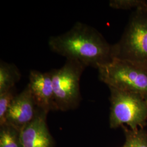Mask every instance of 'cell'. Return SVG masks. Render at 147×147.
Listing matches in <instances>:
<instances>
[{
  "instance_id": "cell-1",
  "label": "cell",
  "mask_w": 147,
  "mask_h": 147,
  "mask_svg": "<svg viewBox=\"0 0 147 147\" xmlns=\"http://www.w3.org/2000/svg\"><path fill=\"white\" fill-rule=\"evenodd\" d=\"M49 46L54 53L86 67L98 69L113 60L112 45L95 28L80 22L68 31L50 37Z\"/></svg>"
},
{
  "instance_id": "cell-2",
  "label": "cell",
  "mask_w": 147,
  "mask_h": 147,
  "mask_svg": "<svg viewBox=\"0 0 147 147\" xmlns=\"http://www.w3.org/2000/svg\"><path fill=\"white\" fill-rule=\"evenodd\" d=\"M112 55L113 59L147 68L146 5L132 13L120 40L112 45Z\"/></svg>"
},
{
  "instance_id": "cell-3",
  "label": "cell",
  "mask_w": 147,
  "mask_h": 147,
  "mask_svg": "<svg viewBox=\"0 0 147 147\" xmlns=\"http://www.w3.org/2000/svg\"><path fill=\"white\" fill-rule=\"evenodd\" d=\"M111 102L110 126L117 129L127 125L137 130L147 126V101L131 92L109 87Z\"/></svg>"
},
{
  "instance_id": "cell-4",
  "label": "cell",
  "mask_w": 147,
  "mask_h": 147,
  "mask_svg": "<svg viewBox=\"0 0 147 147\" xmlns=\"http://www.w3.org/2000/svg\"><path fill=\"white\" fill-rule=\"evenodd\" d=\"M98 70L99 79L109 87L136 93L147 101V68L114 59Z\"/></svg>"
},
{
  "instance_id": "cell-5",
  "label": "cell",
  "mask_w": 147,
  "mask_h": 147,
  "mask_svg": "<svg viewBox=\"0 0 147 147\" xmlns=\"http://www.w3.org/2000/svg\"><path fill=\"white\" fill-rule=\"evenodd\" d=\"M86 68L78 61L67 59L62 67L51 71L55 100L58 110H73L79 106L81 100L80 82Z\"/></svg>"
},
{
  "instance_id": "cell-6",
  "label": "cell",
  "mask_w": 147,
  "mask_h": 147,
  "mask_svg": "<svg viewBox=\"0 0 147 147\" xmlns=\"http://www.w3.org/2000/svg\"><path fill=\"white\" fill-rule=\"evenodd\" d=\"M38 109L28 84L20 94L16 95L6 116V124L21 131L34 120Z\"/></svg>"
},
{
  "instance_id": "cell-7",
  "label": "cell",
  "mask_w": 147,
  "mask_h": 147,
  "mask_svg": "<svg viewBox=\"0 0 147 147\" xmlns=\"http://www.w3.org/2000/svg\"><path fill=\"white\" fill-rule=\"evenodd\" d=\"M28 78V86L38 109L47 113L58 110L55 100L51 71L42 73L32 70Z\"/></svg>"
},
{
  "instance_id": "cell-8",
  "label": "cell",
  "mask_w": 147,
  "mask_h": 147,
  "mask_svg": "<svg viewBox=\"0 0 147 147\" xmlns=\"http://www.w3.org/2000/svg\"><path fill=\"white\" fill-rule=\"evenodd\" d=\"M47 113L38 110L34 120L20 131L23 147H53V138L47 127Z\"/></svg>"
},
{
  "instance_id": "cell-9",
  "label": "cell",
  "mask_w": 147,
  "mask_h": 147,
  "mask_svg": "<svg viewBox=\"0 0 147 147\" xmlns=\"http://www.w3.org/2000/svg\"><path fill=\"white\" fill-rule=\"evenodd\" d=\"M21 73L13 63L1 61L0 63V94L14 88L21 79Z\"/></svg>"
},
{
  "instance_id": "cell-10",
  "label": "cell",
  "mask_w": 147,
  "mask_h": 147,
  "mask_svg": "<svg viewBox=\"0 0 147 147\" xmlns=\"http://www.w3.org/2000/svg\"><path fill=\"white\" fill-rule=\"evenodd\" d=\"M121 127L125 141L121 147H147V131L144 129L132 130L125 125Z\"/></svg>"
},
{
  "instance_id": "cell-11",
  "label": "cell",
  "mask_w": 147,
  "mask_h": 147,
  "mask_svg": "<svg viewBox=\"0 0 147 147\" xmlns=\"http://www.w3.org/2000/svg\"><path fill=\"white\" fill-rule=\"evenodd\" d=\"M0 147H23L20 131L8 124L1 126Z\"/></svg>"
},
{
  "instance_id": "cell-12",
  "label": "cell",
  "mask_w": 147,
  "mask_h": 147,
  "mask_svg": "<svg viewBox=\"0 0 147 147\" xmlns=\"http://www.w3.org/2000/svg\"><path fill=\"white\" fill-rule=\"evenodd\" d=\"M16 94L15 87L0 94V126L5 125L8 111Z\"/></svg>"
},
{
  "instance_id": "cell-13",
  "label": "cell",
  "mask_w": 147,
  "mask_h": 147,
  "mask_svg": "<svg viewBox=\"0 0 147 147\" xmlns=\"http://www.w3.org/2000/svg\"><path fill=\"white\" fill-rule=\"evenodd\" d=\"M146 0H111L109 2L110 7L117 9L128 10L132 8L136 9L146 5Z\"/></svg>"
},
{
  "instance_id": "cell-14",
  "label": "cell",
  "mask_w": 147,
  "mask_h": 147,
  "mask_svg": "<svg viewBox=\"0 0 147 147\" xmlns=\"http://www.w3.org/2000/svg\"><path fill=\"white\" fill-rule=\"evenodd\" d=\"M146 7H147V1H146Z\"/></svg>"
}]
</instances>
